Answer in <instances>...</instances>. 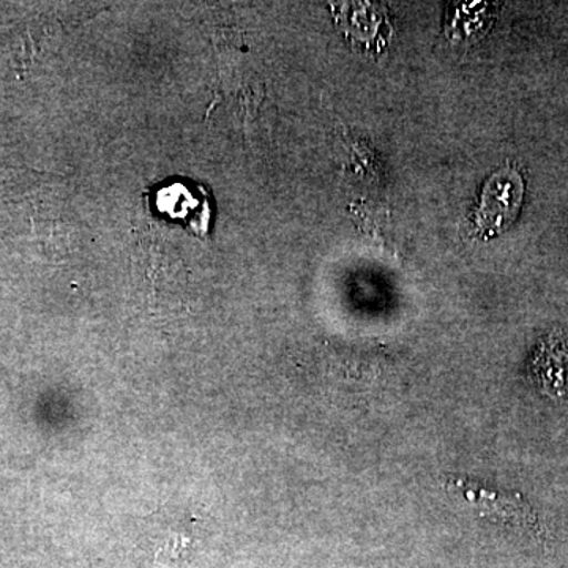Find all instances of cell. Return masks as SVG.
Instances as JSON below:
<instances>
[{"label": "cell", "mask_w": 568, "mask_h": 568, "mask_svg": "<svg viewBox=\"0 0 568 568\" xmlns=\"http://www.w3.org/2000/svg\"><path fill=\"white\" fill-rule=\"evenodd\" d=\"M538 384L545 394L568 396V354L560 347H544L532 366Z\"/></svg>", "instance_id": "4"}, {"label": "cell", "mask_w": 568, "mask_h": 568, "mask_svg": "<svg viewBox=\"0 0 568 568\" xmlns=\"http://www.w3.org/2000/svg\"><path fill=\"white\" fill-rule=\"evenodd\" d=\"M523 193L525 183L517 171L507 168L491 175L481 190L480 203L474 216L477 233L491 237L507 230L517 219Z\"/></svg>", "instance_id": "1"}, {"label": "cell", "mask_w": 568, "mask_h": 568, "mask_svg": "<svg viewBox=\"0 0 568 568\" xmlns=\"http://www.w3.org/2000/svg\"><path fill=\"white\" fill-rule=\"evenodd\" d=\"M153 207L160 216L183 224L194 234L207 233L212 209L203 185L179 178L162 182L153 193Z\"/></svg>", "instance_id": "3"}, {"label": "cell", "mask_w": 568, "mask_h": 568, "mask_svg": "<svg viewBox=\"0 0 568 568\" xmlns=\"http://www.w3.org/2000/svg\"><path fill=\"white\" fill-rule=\"evenodd\" d=\"M446 489L450 495L462 497L466 504L476 508L481 517L503 519L508 525L529 530L538 529L536 511L517 493L500 491L485 487L467 478L448 477Z\"/></svg>", "instance_id": "2"}, {"label": "cell", "mask_w": 568, "mask_h": 568, "mask_svg": "<svg viewBox=\"0 0 568 568\" xmlns=\"http://www.w3.org/2000/svg\"><path fill=\"white\" fill-rule=\"evenodd\" d=\"M487 3H467V6L463 7V9L457 10V14H455V20L452 21V29L455 32L463 33V36H470V31H474V28L478 26V18L480 20H485L487 18Z\"/></svg>", "instance_id": "5"}]
</instances>
